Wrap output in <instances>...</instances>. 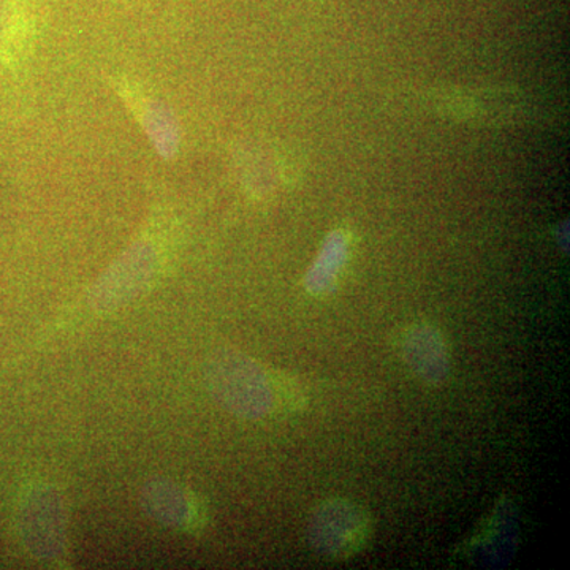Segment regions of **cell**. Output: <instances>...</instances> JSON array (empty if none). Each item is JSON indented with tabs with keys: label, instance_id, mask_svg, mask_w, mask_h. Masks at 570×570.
Wrapping results in <instances>:
<instances>
[{
	"label": "cell",
	"instance_id": "6da1fadb",
	"mask_svg": "<svg viewBox=\"0 0 570 570\" xmlns=\"http://www.w3.org/2000/svg\"><path fill=\"white\" fill-rule=\"evenodd\" d=\"M209 382L214 395L239 417H268L279 406L281 390L275 379L245 355H220L209 370Z\"/></svg>",
	"mask_w": 570,
	"mask_h": 570
},
{
	"label": "cell",
	"instance_id": "7a4b0ae2",
	"mask_svg": "<svg viewBox=\"0 0 570 570\" xmlns=\"http://www.w3.org/2000/svg\"><path fill=\"white\" fill-rule=\"evenodd\" d=\"M309 542L328 560H347L365 549L373 534L367 512L347 499L322 502L309 519Z\"/></svg>",
	"mask_w": 570,
	"mask_h": 570
},
{
	"label": "cell",
	"instance_id": "3957f363",
	"mask_svg": "<svg viewBox=\"0 0 570 570\" xmlns=\"http://www.w3.org/2000/svg\"><path fill=\"white\" fill-rule=\"evenodd\" d=\"M163 261L164 250L156 236H141L97 285L94 305L108 311L141 294L159 273Z\"/></svg>",
	"mask_w": 570,
	"mask_h": 570
},
{
	"label": "cell",
	"instance_id": "277c9868",
	"mask_svg": "<svg viewBox=\"0 0 570 570\" xmlns=\"http://www.w3.org/2000/svg\"><path fill=\"white\" fill-rule=\"evenodd\" d=\"M401 355L409 370L428 385H439L449 377L452 358L448 341L430 324H414L401 336Z\"/></svg>",
	"mask_w": 570,
	"mask_h": 570
},
{
	"label": "cell",
	"instance_id": "5b68a950",
	"mask_svg": "<svg viewBox=\"0 0 570 570\" xmlns=\"http://www.w3.org/2000/svg\"><path fill=\"white\" fill-rule=\"evenodd\" d=\"M119 91L148 134L154 148L165 159L175 157L179 151V127L171 111L134 81L119 82Z\"/></svg>",
	"mask_w": 570,
	"mask_h": 570
},
{
	"label": "cell",
	"instance_id": "8992f818",
	"mask_svg": "<svg viewBox=\"0 0 570 570\" xmlns=\"http://www.w3.org/2000/svg\"><path fill=\"white\" fill-rule=\"evenodd\" d=\"M142 504L153 519L179 530H194L202 524V510L193 494L168 480H154L142 493Z\"/></svg>",
	"mask_w": 570,
	"mask_h": 570
},
{
	"label": "cell",
	"instance_id": "52a82bcc",
	"mask_svg": "<svg viewBox=\"0 0 570 570\" xmlns=\"http://www.w3.org/2000/svg\"><path fill=\"white\" fill-rule=\"evenodd\" d=\"M31 41L32 22L20 0H0V62H17Z\"/></svg>",
	"mask_w": 570,
	"mask_h": 570
},
{
	"label": "cell",
	"instance_id": "ba28073f",
	"mask_svg": "<svg viewBox=\"0 0 570 570\" xmlns=\"http://www.w3.org/2000/svg\"><path fill=\"white\" fill-rule=\"evenodd\" d=\"M37 505L41 513L40 519H37V524H40L39 530L33 534L37 538V550L45 558L56 560L66 546V527H63L66 520H63L61 499L56 491L45 490L37 498Z\"/></svg>",
	"mask_w": 570,
	"mask_h": 570
},
{
	"label": "cell",
	"instance_id": "9c48e42d",
	"mask_svg": "<svg viewBox=\"0 0 570 570\" xmlns=\"http://www.w3.org/2000/svg\"><path fill=\"white\" fill-rule=\"evenodd\" d=\"M346 253V239L343 236L336 235L330 238L328 246L325 247L322 257L307 276V291L313 292L314 295L328 292L335 285L337 275L343 268Z\"/></svg>",
	"mask_w": 570,
	"mask_h": 570
}]
</instances>
